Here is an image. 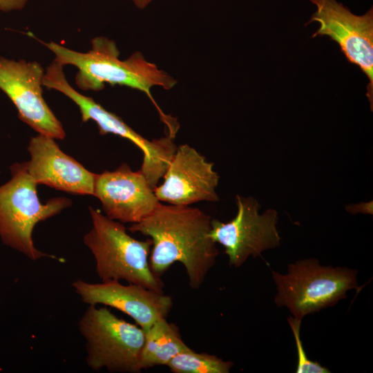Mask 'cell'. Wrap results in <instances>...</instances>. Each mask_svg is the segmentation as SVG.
<instances>
[{
	"label": "cell",
	"instance_id": "obj_6",
	"mask_svg": "<svg viewBox=\"0 0 373 373\" xmlns=\"http://www.w3.org/2000/svg\"><path fill=\"white\" fill-rule=\"evenodd\" d=\"M78 328L86 342V362L90 369L141 372L145 334L140 327L118 318L106 307L90 305L80 317Z\"/></svg>",
	"mask_w": 373,
	"mask_h": 373
},
{
	"label": "cell",
	"instance_id": "obj_8",
	"mask_svg": "<svg viewBox=\"0 0 373 373\" xmlns=\"http://www.w3.org/2000/svg\"><path fill=\"white\" fill-rule=\"evenodd\" d=\"M316 10L305 24L318 22L312 37L327 36L340 47L347 60L366 75V96L373 108V8L357 15L336 0H309Z\"/></svg>",
	"mask_w": 373,
	"mask_h": 373
},
{
	"label": "cell",
	"instance_id": "obj_3",
	"mask_svg": "<svg viewBox=\"0 0 373 373\" xmlns=\"http://www.w3.org/2000/svg\"><path fill=\"white\" fill-rule=\"evenodd\" d=\"M92 228L84 242L93 255L95 272L102 281L125 280L163 292V283L151 269L152 240L131 237L119 222L89 207Z\"/></svg>",
	"mask_w": 373,
	"mask_h": 373
},
{
	"label": "cell",
	"instance_id": "obj_2",
	"mask_svg": "<svg viewBox=\"0 0 373 373\" xmlns=\"http://www.w3.org/2000/svg\"><path fill=\"white\" fill-rule=\"evenodd\" d=\"M62 65H73L78 71L75 83L83 90L99 91L105 84L120 85L144 92L154 104L163 122L171 128L176 121L163 113L151 94V88H172L176 81L153 63L147 61L140 52L125 60L119 58V51L114 41L97 37L91 41V48L82 52L69 49L55 42L43 43Z\"/></svg>",
	"mask_w": 373,
	"mask_h": 373
},
{
	"label": "cell",
	"instance_id": "obj_5",
	"mask_svg": "<svg viewBox=\"0 0 373 373\" xmlns=\"http://www.w3.org/2000/svg\"><path fill=\"white\" fill-rule=\"evenodd\" d=\"M357 272L323 266L316 258L297 260L288 265L285 274L271 271L277 290L275 303L302 320L345 298L349 290L357 288Z\"/></svg>",
	"mask_w": 373,
	"mask_h": 373
},
{
	"label": "cell",
	"instance_id": "obj_9",
	"mask_svg": "<svg viewBox=\"0 0 373 373\" xmlns=\"http://www.w3.org/2000/svg\"><path fill=\"white\" fill-rule=\"evenodd\" d=\"M237 213L227 222L211 220L210 236L224 248L231 267H240L249 256L256 257L280 245L276 229L278 213L269 209L258 213L259 204L252 197L236 195Z\"/></svg>",
	"mask_w": 373,
	"mask_h": 373
},
{
	"label": "cell",
	"instance_id": "obj_11",
	"mask_svg": "<svg viewBox=\"0 0 373 373\" xmlns=\"http://www.w3.org/2000/svg\"><path fill=\"white\" fill-rule=\"evenodd\" d=\"M213 167V163L189 145L177 147L163 175V183L153 189L156 198L160 202L185 206L219 201L216 188L220 177Z\"/></svg>",
	"mask_w": 373,
	"mask_h": 373
},
{
	"label": "cell",
	"instance_id": "obj_16",
	"mask_svg": "<svg viewBox=\"0 0 373 373\" xmlns=\"http://www.w3.org/2000/svg\"><path fill=\"white\" fill-rule=\"evenodd\" d=\"M166 366L175 373H228L233 362L190 349L177 354Z\"/></svg>",
	"mask_w": 373,
	"mask_h": 373
},
{
	"label": "cell",
	"instance_id": "obj_15",
	"mask_svg": "<svg viewBox=\"0 0 373 373\" xmlns=\"http://www.w3.org/2000/svg\"><path fill=\"white\" fill-rule=\"evenodd\" d=\"M144 331L145 340L141 356L142 370L166 365L180 352L190 350L182 339L178 327L160 318Z\"/></svg>",
	"mask_w": 373,
	"mask_h": 373
},
{
	"label": "cell",
	"instance_id": "obj_19",
	"mask_svg": "<svg viewBox=\"0 0 373 373\" xmlns=\"http://www.w3.org/2000/svg\"><path fill=\"white\" fill-rule=\"evenodd\" d=\"M140 9H144L152 0H131Z\"/></svg>",
	"mask_w": 373,
	"mask_h": 373
},
{
	"label": "cell",
	"instance_id": "obj_17",
	"mask_svg": "<svg viewBox=\"0 0 373 373\" xmlns=\"http://www.w3.org/2000/svg\"><path fill=\"white\" fill-rule=\"evenodd\" d=\"M287 321L294 334L298 355L296 373H329L330 371L320 363L309 360L304 350L300 336L301 319L293 316L287 318Z\"/></svg>",
	"mask_w": 373,
	"mask_h": 373
},
{
	"label": "cell",
	"instance_id": "obj_13",
	"mask_svg": "<svg viewBox=\"0 0 373 373\" xmlns=\"http://www.w3.org/2000/svg\"><path fill=\"white\" fill-rule=\"evenodd\" d=\"M141 170L133 171L122 164L113 171L96 174L93 195L106 216L120 222L137 223L160 202Z\"/></svg>",
	"mask_w": 373,
	"mask_h": 373
},
{
	"label": "cell",
	"instance_id": "obj_12",
	"mask_svg": "<svg viewBox=\"0 0 373 373\" xmlns=\"http://www.w3.org/2000/svg\"><path fill=\"white\" fill-rule=\"evenodd\" d=\"M72 286L84 303L101 304L119 310L143 330L157 319L166 318L173 306L170 296L133 283L124 285L113 280L94 283L77 279Z\"/></svg>",
	"mask_w": 373,
	"mask_h": 373
},
{
	"label": "cell",
	"instance_id": "obj_7",
	"mask_svg": "<svg viewBox=\"0 0 373 373\" xmlns=\"http://www.w3.org/2000/svg\"><path fill=\"white\" fill-rule=\"evenodd\" d=\"M64 65L53 60L48 66L43 78V86L56 90L75 103L84 122L93 120L98 126L99 133H113L131 141L143 152L141 171L150 185L155 188L165 173L177 146L168 135L159 140H148L128 126L115 114L106 111L93 98L76 90L67 82Z\"/></svg>",
	"mask_w": 373,
	"mask_h": 373
},
{
	"label": "cell",
	"instance_id": "obj_10",
	"mask_svg": "<svg viewBox=\"0 0 373 373\" xmlns=\"http://www.w3.org/2000/svg\"><path fill=\"white\" fill-rule=\"evenodd\" d=\"M44 73L37 61L0 57V89L14 104L21 121L39 134L64 139L62 124L43 97Z\"/></svg>",
	"mask_w": 373,
	"mask_h": 373
},
{
	"label": "cell",
	"instance_id": "obj_18",
	"mask_svg": "<svg viewBox=\"0 0 373 373\" xmlns=\"http://www.w3.org/2000/svg\"><path fill=\"white\" fill-rule=\"evenodd\" d=\"M28 0H0V10L10 12L19 10L24 8Z\"/></svg>",
	"mask_w": 373,
	"mask_h": 373
},
{
	"label": "cell",
	"instance_id": "obj_14",
	"mask_svg": "<svg viewBox=\"0 0 373 373\" xmlns=\"http://www.w3.org/2000/svg\"><path fill=\"white\" fill-rule=\"evenodd\" d=\"M28 171L38 184L68 193L93 195L96 174L64 153L54 138L38 134L30 139Z\"/></svg>",
	"mask_w": 373,
	"mask_h": 373
},
{
	"label": "cell",
	"instance_id": "obj_4",
	"mask_svg": "<svg viewBox=\"0 0 373 373\" xmlns=\"http://www.w3.org/2000/svg\"><path fill=\"white\" fill-rule=\"evenodd\" d=\"M12 178L0 186V237L3 242L32 260L57 258L36 248L32 240L35 225L59 213L71 204L65 197L50 199L42 204L37 183L30 175L27 163L10 167Z\"/></svg>",
	"mask_w": 373,
	"mask_h": 373
},
{
	"label": "cell",
	"instance_id": "obj_1",
	"mask_svg": "<svg viewBox=\"0 0 373 373\" xmlns=\"http://www.w3.org/2000/svg\"><path fill=\"white\" fill-rule=\"evenodd\" d=\"M128 230L152 240L149 264L160 277L175 262L182 264L192 289H198L216 263L218 250L210 236L211 216L190 206L159 203Z\"/></svg>",
	"mask_w": 373,
	"mask_h": 373
}]
</instances>
